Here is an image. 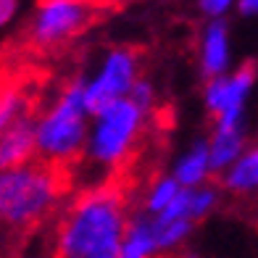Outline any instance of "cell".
<instances>
[{
	"instance_id": "obj_1",
	"label": "cell",
	"mask_w": 258,
	"mask_h": 258,
	"mask_svg": "<svg viewBox=\"0 0 258 258\" xmlns=\"http://www.w3.org/2000/svg\"><path fill=\"white\" fill-rule=\"evenodd\" d=\"M129 221V198L119 184L103 182L63 208L53 237V258H119Z\"/></svg>"
},
{
	"instance_id": "obj_2",
	"label": "cell",
	"mask_w": 258,
	"mask_h": 258,
	"mask_svg": "<svg viewBox=\"0 0 258 258\" xmlns=\"http://www.w3.org/2000/svg\"><path fill=\"white\" fill-rule=\"evenodd\" d=\"M69 171L34 158L27 166L0 171V224L29 229L50 216L66 195Z\"/></svg>"
},
{
	"instance_id": "obj_3",
	"label": "cell",
	"mask_w": 258,
	"mask_h": 258,
	"mask_svg": "<svg viewBox=\"0 0 258 258\" xmlns=\"http://www.w3.org/2000/svg\"><path fill=\"white\" fill-rule=\"evenodd\" d=\"M87 129L90 113L85 108V77H74L63 85L48 111L34 121L37 158L58 169L77 163L87 145Z\"/></svg>"
},
{
	"instance_id": "obj_4",
	"label": "cell",
	"mask_w": 258,
	"mask_h": 258,
	"mask_svg": "<svg viewBox=\"0 0 258 258\" xmlns=\"http://www.w3.org/2000/svg\"><path fill=\"white\" fill-rule=\"evenodd\" d=\"M145 119L148 113L137 108L129 98L105 105L103 111L92 116L87 129V145L82 156H87L90 163H98L105 171L124 166L143 137Z\"/></svg>"
},
{
	"instance_id": "obj_5",
	"label": "cell",
	"mask_w": 258,
	"mask_h": 258,
	"mask_svg": "<svg viewBox=\"0 0 258 258\" xmlns=\"http://www.w3.org/2000/svg\"><path fill=\"white\" fill-rule=\"evenodd\" d=\"M98 6L79 0H48L40 3L29 21V42L40 50L58 48L85 32L95 19Z\"/></svg>"
},
{
	"instance_id": "obj_6",
	"label": "cell",
	"mask_w": 258,
	"mask_h": 258,
	"mask_svg": "<svg viewBox=\"0 0 258 258\" xmlns=\"http://www.w3.org/2000/svg\"><path fill=\"white\" fill-rule=\"evenodd\" d=\"M140 79V61L137 53L129 48H116L103 58L95 77L85 79V108L90 119L105 105L129 95L132 85Z\"/></svg>"
},
{
	"instance_id": "obj_7",
	"label": "cell",
	"mask_w": 258,
	"mask_h": 258,
	"mask_svg": "<svg viewBox=\"0 0 258 258\" xmlns=\"http://www.w3.org/2000/svg\"><path fill=\"white\" fill-rule=\"evenodd\" d=\"M255 66L245 63L234 74H224L206 82L203 100L208 113L214 116V129H245V103L255 85Z\"/></svg>"
},
{
	"instance_id": "obj_8",
	"label": "cell",
	"mask_w": 258,
	"mask_h": 258,
	"mask_svg": "<svg viewBox=\"0 0 258 258\" xmlns=\"http://www.w3.org/2000/svg\"><path fill=\"white\" fill-rule=\"evenodd\" d=\"M34 153H37V145H34V119L27 113L0 135V171L27 166V163L37 158Z\"/></svg>"
},
{
	"instance_id": "obj_9",
	"label": "cell",
	"mask_w": 258,
	"mask_h": 258,
	"mask_svg": "<svg viewBox=\"0 0 258 258\" xmlns=\"http://www.w3.org/2000/svg\"><path fill=\"white\" fill-rule=\"evenodd\" d=\"M201 69L206 79L224 77L229 69V27L224 19L208 21L201 45Z\"/></svg>"
},
{
	"instance_id": "obj_10",
	"label": "cell",
	"mask_w": 258,
	"mask_h": 258,
	"mask_svg": "<svg viewBox=\"0 0 258 258\" xmlns=\"http://www.w3.org/2000/svg\"><path fill=\"white\" fill-rule=\"evenodd\" d=\"M208 143V169L211 174H224L234 161L245 153L248 135L245 129H214Z\"/></svg>"
},
{
	"instance_id": "obj_11",
	"label": "cell",
	"mask_w": 258,
	"mask_h": 258,
	"mask_svg": "<svg viewBox=\"0 0 258 258\" xmlns=\"http://www.w3.org/2000/svg\"><path fill=\"white\" fill-rule=\"evenodd\" d=\"M158 255L153 232H150V216L145 211L132 214L124 229V240L119 248V258H153Z\"/></svg>"
},
{
	"instance_id": "obj_12",
	"label": "cell",
	"mask_w": 258,
	"mask_h": 258,
	"mask_svg": "<svg viewBox=\"0 0 258 258\" xmlns=\"http://www.w3.org/2000/svg\"><path fill=\"white\" fill-rule=\"evenodd\" d=\"M171 177H174V182H177L182 190L203 187V182L211 177V169H208V143H206V140H198V143L177 161Z\"/></svg>"
},
{
	"instance_id": "obj_13",
	"label": "cell",
	"mask_w": 258,
	"mask_h": 258,
	"mask_svg": "<svg viewBox=\"0 0 258 258\" xmlns=\"http://www.w3.org/2000/svg\"><path fill=\"white\" fill-rule=\"evenodd\" d=\"M221 184L237 195H248L258 190V145L245 148V153L224 171Z\"/></svg>"
},
{
	"instance_id": "obj_14",
	"label": "cell",
	"mask_w": 258,
	"mask_h": 258,
	"mask_svg": "<svg viewBox=\"0 0 258 258\" xmlns=\"http://www.w3.org/2000/svg\"><path fill=\"white\" fill-rule=\"evenodd\" d=\"M29 113V95L21 85H0V135Z\"/></svg>"
},
{
	"instance_id": "obj_15",
	"label": "cell",
	"mask_w": 258,
	"mask_h": 258,
	"mask_svg": "<svg viewBox=\"0 0 258 258\" xmlns=\"http://www.w3.org/2000/svg\"><path fill=\"white\" fill-rule=\"evenodd\" d=\"M179 190L182 187L174 182V177H161V179H156L153 184H150V190H148V195H145V206H143V211L148 216H158V214H163L169 206H171V201L179 195Z\"/></svg>"
},
{
	"instance_id": "obj_16",
	"label": "cell",
	"mask_w": 258,
	"mask_h": 258,
	"mask_svg": "<svg viewBox=\"0 0 258 258\" xmlns=\"http://www.w3.org/2000/svg\"><path fill=\"white\" fill-rule=\"evenodd\" d=\"M198 8H201L206 16H211V21H219L221 16H227L234 6L229 3V0H201Z\"/></svg>"
},
{
	"instance_id": "obj_17",
	"label": "cell",
	"mask_w": 258,
	"mask_h": 258,
	"mask_svg": "<svg viewBox=\"0 0 258 258\" xmlns=\"http://www.w3.org/2000/svg\"><path fill=\"white\" fill-rule=\"evenodd\" d=\"M16 14H19V3H14V0H0V29L6 24H11Z\"/></svg>"
},
{
	"instance_id": "obj_18",
	"label": "cell",
	"mask_w": 258,
	"mask_h": 258,
	"mask_svg": "<svg viewBox=\"0 0 258 258\" xmlns=\"http://www.w3.org/2000/svg\"><path fill=\"white\" fill-rule=\"evenodd\" d=\"M237 14L240 16H248V19H253V16H258V0H240L237 6Z\"/></svg>"
}]
</instances>
